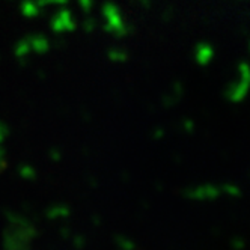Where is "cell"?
Listing matches in <instances>:
<instances>
[{
    "mask_svg": "<svg viewBox=\"0 0 250 250\" xmlns=\"http://www.w3.org/2000/svg\"><path fill=\"white\" fill-rule=\"evenodd\" d=\"M23 12L27 17H35L40 14V5L38 3H32V2H24L23 3Z\"/></svg>",
    "mask_w": 250,
    "mask_h": 250,
    "instance_id": "obj_2",
    "label": "cell"
},
{
    "mask_svg": "<svg viewBox=\"0 0 250 250\" xmlns=\"http://www.w3.org/2000/svg\"><path fill=\"white\" fill-rule=\"evenodd\" d=\"M51 26H53V29H55L56 32L74 29L73 15H71V12H68V11H62V12H59V14L55 17V20H53Z\"/></svg>",
    "mask_w": 250,
    "mask_h": 250,
    "instance_id": "obj_1",
    "label": "cell"
},
{
    "mask_svg": "<svg viewBox=\"0 0 250 250\" xmlns=\"http://www.w3.org/2000/svg\"><path fill=\"white\" fill-rule=\"evenodd\" d=\"M66 0H38V5H48V3H58V5H62L65 3Z\"/></svg>",
    "mask_w": 250,
    "mask_h": 250,
    "instance_id": "obj_3",
    "label": "cell"
}]
</instances>
